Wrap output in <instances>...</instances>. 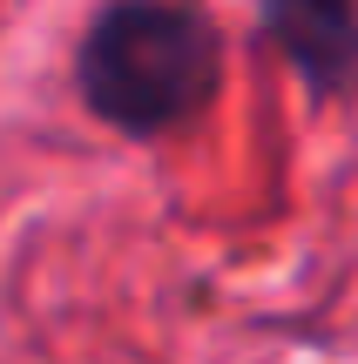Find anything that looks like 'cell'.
Masks as SVG:
<instances>
[{"label":"cell","mask_w":358,"mask_h":364,"mask_svg":"<svg viewBox=\"0 0 358 364\" xmlns=\"http://www.w3.org/2000/svg\"><path fill=\"white\" fill-rule=\"evenodd\" d=\"M75 95L102 129L169 142L196 129L230 81V48L210 7L189 0H108L75 41Z\"/></svg>","instance_id":"obj_1"},{"label":"cell","mask_w":358,"mask_h":364,"mask_svg":"<svg viewBox=\"0 0 358 364\" xmlns=\"http://www.w3.org/2000/svg\"><path fill=\"white\" fill-rule=\"evenodd\" d=\"M257 41L298 75L311 102L358 95V7L352 0H264Z\"/></svg>","instance_id":"obj_2"}]
</instances>
